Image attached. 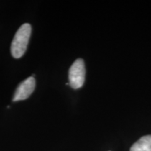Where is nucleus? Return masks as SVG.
I'll use <instances>...</instances> for the list:
<instances>
[{"label": "nucleus", "instance_id": "f257e3e1", "mask_svg": "<svg viewBox=\"0 0 151 151\" xmlns=\"http://www.w3.org/2000/svg\"><path fill=\"white\" fill-rule=\"evenodd\" d=\"M32 32L31 25L28 23L22 24L16 32L11 46V52L14 58H21L27 50Z\"/></svg>", "mask_w": 151, "mask_h": 151}, {"label": "nucleus", "instance_id": "7ed1b4c3", "mask_svg": "<svg viewBox=\"0 0 151 151\" xmlns=\"http://www.w3.org/2000/svg\"><path fill=\"white\" fill-rule=\"evenodd\" d=\"M36 81L33 76H30L19 84L15 92L13 101H18L27 99L35 90Z\"/></svg>", "mask_w": 151, "mask_h": 151}, {"label": "nucleus", "instance_id": "f03ea898", "mask_svg": "<svg viewBox=\"0 0 151 151\" xmlns=\"http://www.w3.org/2000/svg\"><path fill=\"white\" fill-rule=\"evenodd\" d=\"M86 76L84 61L78 58L72 64L69 71V85L73 89H78L83 86Z\"/></svg>", "mask_w": 151, "mask_h": 151}, {"label": "nucleus", "instance_id": "20e7f679", "mask_svg": "<svg viewBox=\"0 0 151 151\" xmlns=\"http://www.w3.org/2000/svg\"><path fill=\"white\" fill-rule=\"evenodd\" d=\"M130 151H151V135L141 137L132 145Z\"/></svg>", "mask_w": 151, "mask_h": 151}]
</instances>
